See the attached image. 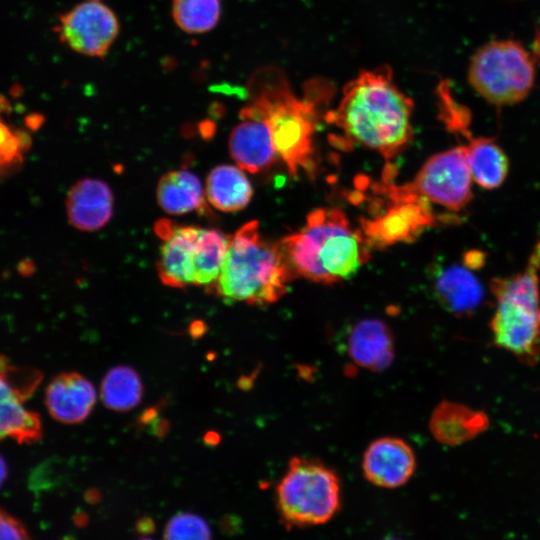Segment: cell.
<instances>
[{
  "mask_svg": "<svg viewBox=\"0 0 540 540\" xmlns=\"http://www.w3.org/2000/svg\"><path fill=\"white\" fill-rule=\"evenodd\" d=\"M156 197L168 214L182 215L205 209V191L199 178L184 169L169 171L158 181Z\"/></svg>",
  "mask_w": 540,
  "mask_h": 540,
  "instance_id": "obj_20",
  "label": "cell"
},
{
  "mask_svg": "<svg viewBox=\"0 0 540 540\" xmlns=\"http://www.w3.org/2000/svg\"><path fill=\"white\" fill-rule=\"evenodd\" d=\"M472 181L465 148L460 145L433 155L411 182L393 187L400 193L419 195L456 212L471 201Z\"/></svg>",
  "mask_w": 540,
  "mask_h": 540,
  "instance_id": "obj_8",
  "label": "cell"
},
{
  "mask_svg": "<svg viewBox=\"0 0 540 540\" xmlns=\"http://www.w3.org/2000/svg\"><path fill=\"white\" fill-rule=\"evenodd\" d=\"M385 540H401L399 538H386Z\"/></svg>",
  "mask_w": 540,
  "mask_h": 540,
  "instance_id": "obj_34",
  "label": "cell"
},
{
  "mask_svg": "<svg viewBox=\"0 0 540 540\" xmlns=\"http://www.w3.org/2000/svg\"><path fill=\"white\" fill-rule=\"evenodd\" d=\"M346 343L351 360L365 369H385L394 357L391 331L384 322L377 319H365L354 324Z\"/></svg>",
  "mask_w": 540,
  "mask_h": 540,
  "instance_id": "obj_18",
  "label": "cell"
},
{
  "mask_svg": "<svg viewBox=\"0 0 540 540\" xmlns=\"http://www.w3.org/2000/svg\"><path fill=\"white\" fill-rule=\"evenodd\" d=\"M101 399L106 407L127 411L140 402L143 386L138 373L128 366L111 368L102 380Z\"/></svg>",
  "mask_w": 540,
  "mask_h": 540,
  "instance_id": "obj_24",
  "label": "cell"
},
{
  "mask_svg": "<svg viewBox=\"0 0 540 540\" xmlns=\"http://www.w3.org/2000/svg\"><path fill=\"white\" fill-rule=\"evenodd\" d=\"M96 402L93 384L77 372L56 376L47 386L45 405L56 420L75 424L85 420Z\"/></svg>",
  "mask_w": 540,
  "mask_h": 540,
  "instance_id": "obj_14",
  "label": "cell"
},
{
  "mask_svg": "<svg viewBox=\"0 0 540 540\" xmlns=\"http://www.w3.org/2000/svg\"><path fill=\"white\" fill-rule=\"evenodd\" d=\"M416 469L411 446L397 437H381L366 448L362 470L365 479L374 486L394 489L405 485Z\"/></svg>",
  "mask_w": 540,
  "mask_h": 540,
  "instance_id": "obj_12",
  "label": "cell"
},
{
  "mask_svg": "<svg viewBox=\"0 0 540 540\" xmlns=\"http://www.w3.org/2000/svg\"><path fill=\"white\" fill-rule=\"evenodd\" d=\"M19 272L23 275H30L34 269V263L29 259L22 260L18 265Z\"/></svg>",
  "mask_w": 540,
  "mask_h": 540,
  "instance_id": "obj_31",
  "label": "cell"
},
{
  "mask_svg": "<svg viewBox=\"0 0 540 540\" xmlns=\"http://www.w3.org/2000/svg\"><path fill=\"white\" fill-rule=\"evenodd\" d=\"M211 530L200 516L182 512L174 515L166 524L163 540H211Z\"/></svg>",
  "mask_w": 540,
  "mask_h": 540,
  "instance_id": "obj_26",
  "label": "cell"
},
{
  "mask_svg": "<svg viewBox=\"0 0 540 540\" xmlns=\"http://www.w3.org/2000/svg\"><path fill=\"white\" fill-rule=\"evenodd\" d=\"M276 507L287 527L325 524L341 507L339 478L316 460L294 457L276 487Z\"/></svg>",
  "mask_w": 540,
  "mask_h": 540,
  "instance_id": "obj_6",
  "label": "cell"
},
{
  "mask_svg": "<svg viewBox=\"0 0 540 540\" xmlns=\"http://www.w3.org/2000/svg\"><path fill=\"white\" fill-rule=\"evenodd\" d=\"M9 110V102L0 95V112ZM15 160H21L17 140L12 131L0 120V166L12 167Z\"/></svg>",
  "mask_w": 540,
  "mask_h": 540,
  "instance_id": "obj_27",
  "label": "cell"
},
{
  "mask_svg": "<svg viewBox=\"0 0 540 540\" xmlns=\"http://www.w3.org/2000/svg\"><path fill=\"white\" fill-rule=\"evenodd\" d=\"M433 289L439 303L457 316L473 313L484 300L480 281L465 264L435 268Z\"/></svg>",
  "mask_w": 540,
  "mask_h": 540,
  "instance_id": "obj_16",
  "label": "cell"
},
{
  "mask_svg": "<svg viewBox=\"0 0 540 540\" xmlns=\"http://www.w3.org/2000/svg\"><path fill=\"white\" fill-rule=\"evenodd\" d=\"M412 111V99L398 88L389 67L382 66L351 80L326 120L340 130L344 145L359 144L391 161L412 138Z\"/></svg>",
  "mask_w": 540,
  "mask_h": 540,
  "instance_id": "obj_1",
  "label": "cell"
},
{
  "mask_svg": "<svg viewBox=\"0 0 540 540\" xmlns=\"http://www.w3.org/2000/svg\"><path fill=\"white\" fill-rule=\"evenodd\" d=\"M230 236L201 228L194 263V285L210 288L217 281L228 250Z\"/></svg>",
  "mask_w": 540,
  "mask_h": 540,
  "instance_id": "obj_23",
  "label": "cell"
},
{
  "mask_svg": "<svg viewBox=\"0 0 540 540\" xmlns=\"http://www.w3.org/2000/svg\"><path fill=\"white\" fill-rule=\"evenodd\" d=\"M13 134L17 140L18 148L20 153L27 152L31 147V138L27 132L24 130H15Z\"/></svg>",
  "mask_w": 540,
  "mask_h": 540,
  "instance_id": "obj_29",
  "label": "cell"
},
{
  "mask_svg": "<svg viewBox=\"0 0 540 540\" xmlns=\"http://www.w3.org/2000/svg\"><path fill=\"white\" fill-rule=\"evenodd\" d=\"M141 540H152V539H150V538H143V539H141Z\"/></svg>",
  "mask_w": 540,
  "mask_h": 540,
  "instance_id": "obj_35",
  "label": "cell"
},
{
  "mask_svg": "<svg viewBox=\"0 0 540 540\" xmlns=\"http://www.w3.org/2000/svg\"><path fill=\"white\" fill-rule=\"evenodd\" d=\"M330 89L324 82H311L300 98L276 68L265 67L252 76L251 100L240 117L259 119L268 125L277 155L292 176L314 171L319 104L326 101Z\"/></svg>",
  "mask_w": 540,
  "mask_h": 540,
  "instance_id": "obj_2",
  "label": "cell"
},
{
  "mask_svg": "<svg viewBox=\"0 0 540 540\" xmlns=\"http://www.w3.org/2000/svg\"><path fill=\"white\" fill-rule=\"evenodd\" d=\"M56 30L60 40L73 51L103 58L116 40L120 25L107 5L89 0L62 14Z\"/></svg>",
  "mask_w": 540,
  "mask_h": 540,
  "instance_id": "obj_10",
  "label": "cell"
},
{
  "mask_svg": "<svg viewBox=\"0 0 540 540\" xmlns=\"http://www.w3.org/2000/svg\"><path fill=\"white\" fill-rule=\"evenodd\" d=\"M489 427L488 416L465 405L443 401L429 419L433 437L448 446H457L470 441Z\"/></svg>",
  "mask_w": 540,
  "mask_h": 540,
  "instance_id": "obj_19",
  "label": "cell"
},
{
  "mask_svg": "<svg viewBox=\"0 0 540 540\" xmlns=\"http://www.w3.org/2000/svg\"><path fill=\"white\" fill-rule=\"evenodd\" d=\"M278 244L293 274L323 284L350 279L370 256L361 230L338 208L313 210L299 231Z\"/></svg>",
  "mask_w": 540,
  "mask_h": 540,
  "instance_id": "obj_3",
  "label": "cell"
},
{
  "mask_svg": "<svg viewBox=\"0 0 540 540\" xmlns=\"http://www.w3.org/2000/svg\"><path fill=\"white\" fill-rule=\"evenodd\" d=\"M392 205L379 216L361 220V232L370 249L411 242L436 223L430 202L416 194H404L385 186Z\"/></svg>",
  "mask_w": 540,
  "mask_h": 540,
  "instance_id": "obj_9",
  "label": "cell"
},
{
  "mask_svg": "<svg viewBox=\"0 0 540 540\" xmlns=\"http://www.w3.org/2000/svg\"><path fill=\"white\" fill-rule=\"evenodd\" d=\"M29 397L17 378L0 366V440L11 438L18 443H32L41 438L39 415L24 406Z\"/></svg>",
  "mask_w": 540,
  "mask_h": 540,
  "instance_id": "obj_13",
  "label": "cell"
},
{
  "mask_svg": "<svg viewBox=\"0 0 540 540\" xmlns=\"http://www.w3.org/2000/svg\"><path fill=\"white\" fill-rule=\"evenodd\" d=\"M292 274L279 244L266 241L253 220L230 236L220 275L209 289L229 302L268 305L284 296Z\"/></svg>",
  "mask_w": 540,
  "mask_h": 540,
  "instance_id": "obj_4",
  "label": "cell"
},
{
  "mask_svg": "<svg viewBox=\"0 0 540 540\" xmlns=\"http://www.w3.org/2000/svg\"><path fill=\"white\" fill-rule=\"evenodd\" d=\"M464 145L473 181L480 187L493 190L505 181L509 160L504 150L491 137H468Z\"/></svg>",
  "mask_w": 540,
  "mask_h": 540,
  "instance_id": "obj_21",
  "label": "cell"
},
{
  "mask_svg": "<svg viewBox=\"0 0 540 540\" xmlns=\"http://www.w3.org/2000/svg\"><path fill=\"white\" fill-rule=\"evenodd\" d=\"M7 465L5 463V460L0 455V488L4 484L6 477H7Z\"/></svg>",
  "mask_w": 540,
  "mask_h": 540,
  "instance_id": "obj_33",
  "label": "cell"
},
{
  "mask_svg": "<svg viewBox=\"0 0 540 540\" xmlns=\"http://www.w3.org/2000/svg\"><path fill=\"white\" fill-rule=\"evenodd\" d=\"M156 232L163 241L157 262L161 282L172 288L194 285V263L201 228L178 226L162 220L157 223Z\"/></svg>",
  "mask_w": 540,
  "mask_h": 540,
  "instance_id": "obj_11",
  "label": "cell"
},
{
  "mask_svg": "<svg viewBox=\"0 0 540 540\" xmlns=\"http://www.w3.org/2000/svg\"><path fill=\"white\" fill-rule=\"evenodd\" d=\"M540 240L525 268L491 279L495 312L490 321L493 344L533 366L540 360Z\"/></svg>",
  "mask_w": 540,
  "mask_h": 540,
  "instance_id": "obj_5",
  "label": "cell"
},
{
  "mask_svg": "<svg viewBox=\"0 0 540 540\" xmlns=\"http://www.w3.org/2000/svg\"><path fill=\"white\" fill-rule=\"evenodd\" d=\"M66 210L70 224L81 231H96L105 226L113 212V195L102 180L83 178L69 190Z\"/></svg>",
  "mask_w": 540,
  "mask_h": 540,
  "instance_id": "obj_15",
  "label": "cell"
},
{
  "mask_svg": "<svg viewBox=\"0 0 540 540\" xmlns=\"http://www.w3.org/2000/svg\"><path fill=\"white\" fill-rule=\"evenodd\" d=\"M229 136V152L242 170L257 173L278 157L268 125L259 119L241 118Z\"/></svg>",
  "mask_w": 540,
  "mask_h": 540,
  "instance_id": "obj_17",
  "label": "cell"
},
{
  "mask_svg": "<svg viewBox=\"0 0 540 540\" xmlns=\"http://www.w3.org/2000/svg\"><path fill=\"white\" fill-rule=\"evenodd\" d=\"M468 80L487 102L502 107L528 96L535 81V67L530 54L519 42L493 40L472 56Z\"/></svg>",
  "mask_w": 540,
  "mask_h": 540,
  "instance_id": "obj_7",
  "label": "cell"
},
{
  "mask_svg": "<svg viewBox=\"0 0 540 540\" xmlns=\"http://www.w3.org/2000/svg\"><path fill=\"white\" fill-rule=\"evenodd\" d=\"M253 195L252 186L238 166L222 164L207 176L206 200L216 209L235 212L245 208Z\"/></svg>",
  "mask_w": 540,
  "mask_h": 540,
  "instance_id": "obj_22",
  "label": "cell"
},
{
  "mask_svg": "<svg viewBox=\"0 0 540 540\" xmlns=\"http://www.w3.org/2000/svg\"><path fill=\"white\" fill-rule=\"evenodd\" d=\"M221 16L220 0H172L175 24L189 34L211 31Z\"/></svg>",
  "mask_w": 540,
  "mask_h": 540,
  "instance_id": "obj_25",
  "label": "cell"
},
{
  "mask_svg": "<svg viewBox=\"0 0 540 540\" xmlns=\"http://www.w3.org/2000/svg\"><path fill=\"white\" fill-rule=\"evenodd\" d=\"M190 332L192 336H200L204 333V324L200 321H196L192 324L190 328Z\"/></svg>",
  "mask_w": 540,
  "mask_h": 540,
  "instance_id": "obj_32",
  "label": "cell"
},
{
  "mask_svg": "<svg viewBox=\"0 0 540 540\" xmlns=\"http://www.w3.org/2000/svg\"><path fill=\"white\" fill-rule=\"evenodd\" d=\"M44 121V118L40 114H31L25 118V125L30 130H37L40 128Z\"/></svg>",
  "mask_w": 540,
  "mask_h": 540,
  "instance_id": "obj_30",
  "label": "cell"
},
{
  "mask_svg": "<svg viewBox=\"0 0 540 540\" xmlns=\"http://www.w3.org/2000/svg\"><path fill=\"white\" fill-rule=\"evenodd\" d=\"M0 540H32L16 518L0 508Z\"/></svg>",
  "mask_w": 540,
  "mask_h": 540,
  "instance_id": "obj_28",
  "label": "cell"
}]
</instances>
